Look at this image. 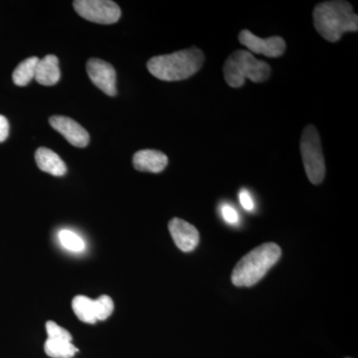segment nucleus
Segmentation results:
<instances>
[{"mask_svg":"<svg viewBox=\"0 0 358 358\" xmlns=\"http://www.w3.org/2000/svg\"><path fill=\"white\" fill-rule=\"evenodd\" d=\"M313 25L322 38L338 42L343 33L357 32L358 16L353 13L352 4L348 1L320 2L313 9Z\"/></svg>","mask_w":358,"mask_h":358,"instance_id":"nucleus-1","label":"nucleus"},{"mask_svg":"<svg viewBox=\"0 0 358 358\" xmlns=\"http://www.w3.org/2000/svg\"><path fill=\"white\" fill-rule=\"evenodd\" d=\"M203 51L199 48L185 49L167 55L150 59L148 69L162 81H181L199 72L204 63Z\"/></svg>","mask_w":358,"mask_h":358,"instance_id":"nucleus-2","label":"nucleus"},{"mask_svg":"<svg viewBox=\"0 0 358 358\" xmlns=\"http://www.w3.org/2000/svg\"><path fill=\"white\" fill-rule=\"evenodd\" d=\"M282 256V250L275 243H264L250 251L235 266L231 275L236 287H252L261 281Z\"/></svg>","mask_w":358,"mask_h":358,"instance_id":"nucleus-3","label":"nucleus"},{"mask_svg":"<svg viewBox=\"0 0 358 358\" xmlns=\"http://www.w3.org/2000/svg\"><path fill=\"white\" fill-rule=\"evenodd\" d=\"M224 79L232 88H240L245 80L263 83L271 76V66L254 57L251 52L237 50L226 60L223 67Z\"/></svg>","mask_w":358,"mask_h":358,"instance_id":"nucleus-4","label":"nucleus"},{"mask_svg":"<svg viewBox=\"0 0 358 358\" xmlns=\"http://www.w3.org/2000/svg\"><path fill=\"white\" fill-rule=\"evenodd\" d=\"M301 154L308 180L320 185L326 176V164L319 131L313 124L306 127L301 134Z\"/></svg>","mask_w":358,"mask_h":358,"instance_id":"nucleus-5","label":"nucleus"},{"mask_svg":"<svg viewBox=\"0 0 358 358\" xmlns=\"http://www.w3.org/2000/svg\"><path fill=\"white\" fill-rule=\"evenodd\" d=\"M73 6L85 20L99 24H113L122 15L119 6L110 0H76Z\"/></svg>","mask_w":358,"mask_h":358,"instance_id":"nucleus-6","label":"nucleus"},{"mask_svg":"<svg viewBox=\"0 0 358 358\" xmlns=\"http://www.w3.org/2000/svg\"><path fill=\"white\" fill-rule=\"evenodd\" d=\"M90 80L106 95H117V74L115 68L102 59H90L86 65Z\"/></svg>","mask_w":358,"mask_h":358,"instance_id":"nucleus-7","label":"nucleus"},{"mask_svg":"<svg viewBox=\"0 0 358 358\" xmlns=\"http://www.w3.org/2000/svg\"><path fill=\"white\" fill-rule=\"evenodd\" d=\"M239 41L250 51L256 54H262L271 58L280 57L286 50V42L282 37L272 36L270 38L263 39L247 29L240 32Z\"/></svg>","mask_w":358,"mask_h":358,"instance_id":"nucleus-8","label":"nucleus"},{"mask_svg":"<svg viewBox=\"0 0 358 358\" xmlns=\"http://www.w3.org/2000/svg\"><path fill=\"white\" fill-rule=\"evenodd\" d=\"M52 128L62 134L71 145L77 148L88 145L90 134L76 121L64 115H53L49 119Z\"/></svg>","mask_w":358,"mask_h":358,"instance_id":"nucleus-9","label":"nucleus"},{"mask_svg":"<svg viewBox=\"0 0 358 358\" xmlns=\"http://www.w3.org/2000/svg\"><path fill=\"white\" fill-rule=\"evenodd\" d=\"M169 230L174 243L181 251L188 253L199 246L200 240L199 230L183 219H171L169 223Z\"/></svg>","mask_w":358,"mask_h":358,"instance_id":"nucleus-10","label":"nucleus"},{"mask_svg":"<svg viewBox=\"0 0 358 358\" xmlns=\"http://www.w3.org/2000/svg\"><path fill=\"white\" fill-rule=\"evenodd\" d=\"M133 164L136 171L159 173L167 166L169 159L159 150H143L134 154Z\"/></svg>","mask_w":358,"mask_h":358,"instance_id":"nucleus-11","label":"nucleus"},{"mask_svg":"<svg viewBox=\"0 0 358 358\" xmlns=\"http://www.w3.org/2000/svg\"><path fill=\"white\" fill-rule=\"evenodd\" d=\"M37 166L44 173L54 176H63L67 173V166L63 159L53 150L39 148L35 152Z\"/></svg>","mask_w":358,"mask_h":358,"instance_id":"nucleus-12","label":"nucleus"},{"mask_svg":"<svg viewBox=\"0 0 358 358\" xmlns=\"http://www.w3.org/2000/svg\"><path fill=\"white\" fill-rule=\"evenodd\" d=\"M60 76L59 60L55 55H47L43 59H39L34 78L37 83L43 86H53L58 83Z\"/></svg>","mask_w":358,"mask_h":358,"instance_id":"nucleus-13","label":"nucleus"},{"mask_svg":"<svg viewBox=\"0 0 358 358\" xmlns=\"http://www.w3.org/2000/svg\"><path fill=\"white\" fill-rule=\"evenodd\" d=\"M72 308L78 319L86 324H96L95 301L86 296H77L73 299Z\"/></svg>","mask_w":358,"mask_h":358,"instance_id":"nucleus-14","label":"nucleus"},{"mask_svg":"<svg viewBox=\"0 0 358 358\" xmlns=\"http://www.w3.org/2000/svg\"><path fill=\"white\" fill-rule=\"evenodd\" d=\"M38 61L39 58L37 57H30L23 60L14 70L13 74L14 84L20 87L29 84L35 78Z\"/></svg>","mask_w":358,"mask_h":358,"instance_id":"nucleus-15","label":"nucleus"},{"mask_svg":"<svg viewBox=\"0 0 358 358\" xmlns=\"http://www.w3.org/2000/svg\"><path fill=\"white\" fill-rule=\"evenodd\" d=\"M44 350L48 357L53 358H72L79 352L71 341L62 339H47Z\"/></svg>","mask_w":358,"mask_h":358,"instance_id":"nucleus-16","label":"nucleus"},{"mask_svg":"<svg viewBox=\"0 0 358 358\" xmlns=\"http://www.w3.org/2000/svg\"><path fill=\"white\" fill-rule=\"evenodd\" d=\"M59 240L66 249L72 252H81L85 249V242L76 233L70 230H62L59 232Z\"/></svg>","mask_w":358,"mask_h":358,"instance_id":"nucleus-17","label":"nucleus"},{"mask_svg":"<svg viewBox=\"0 0 358 358\" xmlns=\"http://www.w3.org/2000/svg\"><path fill=\"white\" fill-rule=\"evenodd\" d=\"M96 320H105L112 315L115 310L114 301L107 294L99 296L95 300Z\"/></svg>","mask_w":358,"mask_h":358,"instance_id":"nucleus-18","label":"nucleus"},{"mask_svg":"<svg viewBox=\"0 0 358 358\" xmlns=\"http://www.w3.org/2000/svg\"><path fill=\"white\" fill-rule=\"evenodd\" d=\"M46 331L49 339H62V341H71L72 343V336L67 329L58 326L56 322L49 320L46 322Z\"/></svg>","mask_w":358,"mask_h":358,"instance_id":"nucleus-19","label":"nucleus"},{"mask_svg":"<svg viewBox=\"0 0 358 358\" xmlns=\"http://www.w3.org/2000/svg\"><path fill=\"white\" fill-rule=\"evenodd\" d=\"M221 214H222L224 220L227 223L237 224L239 221L237 211L229 204H224L221 206Z\"/></svg>","mask_w":358,"mask_h":358,"instance_id":"nucleus-20","label":"nucleus"},{"mask_svg":"<svg viewBox=\"0 0 358 358\" xmlns=\"http://www.w3.org/2000/svg\"><path fill=\"white\" fill-rule=\"evenodd\" d=\"M240 203L245 210L252 211L254 209V201L248 190L242 189L239 194Z\"/></svg>","mask_w":358,"mask_h":358,"instance_id":"nucleus-21","label":"nucleus"},{"mask_svg":"<svg viewBox=\"0 0 358 358\" xmlns=\"http://www.w3.org/2000/svg\"><path fill=\"white\" fill-rule=\"evenodd\" d=\"M9 136V122L4 115H0V143H3Z\"/></svg>","mask_w":358,"mask_h":358,"instance_id":"nucleus-22","label":"nucleus"},{"mask_svg":"<svg viewBox=\"0 0 358 358\" xmlns=\"http://www.w3.org/2000/svg\"><path fill=\"white\" fill-rule=\"evenodd\" d=\"M346 358H350V357H346Z\"/></svg>","mask_w":358,"mask_h":358,"instance_id":"nucleus-23","label":"nucleus"}]
</instances>
